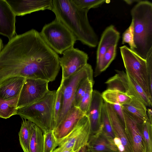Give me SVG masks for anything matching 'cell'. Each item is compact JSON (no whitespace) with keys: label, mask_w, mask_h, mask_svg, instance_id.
<instances>
[{"label":"cell","mask_w":152,"mask_h":152,"mask_svg":"<svg viewBox=\"0 0 152 152\" xmlns=\"http://www.w3.org/2000/svg\"><path fill=\"white\" fill-rule=\"evenodd\" d=\"M51 11L56 19L66 27L76 40L90 47L98 45V36L90 25L88 17L89 10L77 6L72 0H53Z\"/></svg>","instance_id":"obj_1"},{"label":"cell","mask_w":152,"mask_h":152,"mask_svg":"<svg viewBox=\"0 0 152 152\" xmlns=\"http://www.w3.org/2000/svg\"><path fill=\"white\" fill-rule=\"evenodd\" d=\"M134 24L135 51L146 59L152 49V3L141 0L131 10Z\"/></svg>","instance_id":"obj_2"},{"label":"cell","mask_w":152,"mask_h":152,"mask_svg":"<svg viewBox=\"0 0 152 152\" xmlns=\"http://www.w3.org/2000/svg\"><path fill=\"white\" fill-rule=\"evenodd\" d=\"M56 90L50 91L42 99L18 109L17 114L34 123L43 133L53 130L54 107Z\"/></svg>","instance_id":"obj_3"},{"label":"cell","mask_w":152,"mask_h":152,"mask_svg":"<svg viewBox=\"0 0 152 152\" xmlns=\"http://www.w3.org/2000/svg\"><path fill=\"white\" fill-rule=\"evenodd\" d=\"M40 34L47 45L56 53L60 54L73 47L77 40L72 32L56 19L45 24Z\"/></svg>","instance_id":"obj_4"},{"label":"cell","mask_w":152,"mask_h":152,"mask_svg":"<svg viewBox=\"0 0 152 152\" xmlns=\"http://www.w3.org/2000/svg\"><path fill=\"white\" fill-rule=\"evenodd\" d=\"M126 73L130 75L144 90L152 101L149 87L148 69L146 59L126 45L120 47Z\"/></svg>","instance_id":"obj_5"},{"label":"cell","mask_w":152,"mask_h":152,"mask_svg":"<svg viewBox=\"0 0 152 152\" xmlns=\"http://www.w3.org/2000/svg\"><path fill=\"white\" fill-rule=\"evenodd\" d=\"M93 75L92 66L88 63L76 73L61 81V83L62 84V105L54 129L62 123L70 110L74 107V98L77 89L80 84L86 78H89L94 81Z\"/></svg>","instance_id":"obj_6"},{"label":"cell","mask_w":152,"mask_h":152,"mask_svg":"<svg viewBox=\"0 0 152 152\" xmlns=\"http://www.w3.org/2000/svg\"><path fill=\"white\" fill-rule=\"evenodd\" d=\"M91 134L90 121L87 116L85 115L71 132L58 143L57 148L75 151L87 145Z\"/></svg>","instance_id":"obj_7"},{"label":"cell","mask_w":152,"mask_h":152,"mask_svg":"<svg viewBox=\"0 0 152 152\" xmlns=\"http://www.w3.org/2000/svg\"><path fill=\"white\" fill-rule=\"evenodd\" d=\"M44 80L26 78L20 94L18 109L28 105L40 100L48 92V83Z\"/></svg>","instance_id":"obj_8"},{"label":"cell","mask_w":152,"mask_h":152,"mask_svg":"<svg viewBox=\"0 0 152 152\" xmlns=\"http://www.w3.org/2000/svg\"><path fill=\"white\" fill-rule=\"evenodd\" d=\"M59 58L62 70L61 81L75 74L88 64V54L77 48L72 47L64 51Z\"/></svg>","instance_id":"obj_9"},{"label":"cell","mask_w":152,"mask_h":152,"mask_svg":"<svg viewBox=\"0 0 152 152\" xmlns=\"http://www.w3.org/2000/svg\"><path fill=\"white\" fill-rule=\"evenodd\" d=\"M114 133L113 141L118 152H133L125 129L110 105L104 102Z\"/></svg>","instance_id":"obj_10"},{"label":"cell","mask_w":152,"mask_h":152,"mask_svg":"<svg viewBox=\"0 0 152 152\" xmlns=\"http://www.w3.org/2000/svg\"><path fill=\"white\" fill-rule=\"evenodd\" d=\"M120 37V32L112 25L107 27L103 32L97 45L95 77L99 75V71L105 53L111 46L117 45Z\"/></svg>","instance_id":"obj_11"},{"label":"cell","mask_w":152,"mask_h":152,"mask_svg":"<svg viewBox=\"0 0 152 152\" xmlns=\"http://www.w3.org/2000/svg\"><path fill=\"white\" fill-rule=\"evenodd\" d=\"M16 16H23L40 10H51L53 4L52 0H6Z\"/></svg>","instance_id":"obj_12"},{"label":"cell","mask_w":152,"mask_h":152,"mask_svg":"<svg viewBox=\"0 0 152 152\" xmlns=\"http://www.w3.org/2000/svg\"><path fill=\"white\" fill-rule=\"evenodd\" d=\"M103 102L101 94L93 90L90 104L86 114L90 121L91 136L98 133L101 129V112Z\"/></svg>","instance_id":"obj_13"},{"label":"cell","mask_w":152,"mask_h":152,"mask_svg":"<svg viewBox=\"0 0 152 152\" xmlns=\"http://www.w3.org/2000/svg\"><path fill=\"white\" fill-rule=\"evenodd\" d=\"M15 17L6 0H0V34L9 40L15 35Z\"/></svg>","instance_id":"obj_14"},{"label":"cell","mask_w":152,"mask_h":152,"mask_svg":"<svg viewBox=\"0 0 152 152\" xmlns=\"http://www.w3.org/2000/svg\"><path fill=\"white\" fill-rule=\"evenodd\" d=\"M124 114L126 124L125 130L133 152H145L141 124L137 123L124 113Z\"/></svg>","instance_id":"obj_15"},{"label":"cell","mask_w":152,"mask_h":152,"mask_svg":"<svg viewBox=\"0 0 152 152\" xmlns=\"http://www.w3.org/2000/svg\"><path fill=\"white\" fill-rule=\"evenodd\" d=\"M85 115L77 107H74L71 109L64 121L53 130L58 143L71 132Z\"/></svg>","instance_id":"obj_16"},{"label":"cell","mask_w":152,"mask_h":152,"mask_svg":"<svg viewBox=\"0 0 152 152\" xmlns=\"http://www.w3.org/2000/svg\"><path fill=\"white\" fill-rule=\"evenodd\" d=\"M115 71L116 74L105 82L107 87V89L118 91L131 98L135 97L138 99L126 73L123 71Z\"/></svg>","instance_id":"obj_17"},{"label":"cell","mask_w":152,"mask_h":152,"mask_svg":"<svg viewBox=\"0 0 152 152\" xmlns=\"http://www.w3.org/2000/svg\"><path fill=\"white\" fill-rule=\"evenodd\" d=\"M121 106L124 113L140 124H142L148 118L146 107L135 97Z\"/></svg>","instance_id":"obj_18"},{"label":"cell","mask_w":152,"mask_h":152,"mask_svg":"<svg viewBox=\"0 0 152 152\" xmlns=\"http://www.w3.org/2000/svg\"><path fill=\"white\" fill-rule=\"evenodd\" d=\"M86 145L91 152H118L112 140L101 130L90 136Z\"/></svg>","instance_id":"obj_19"},{"label":"cell","mask_w":152,"mask_h":152,"mask_svg":"<svg viewBox=\"0 0 152 152\" xmlns=\"http://www.w3.org/2000/svg\"><path fill=\"white\" fill-rule=\"evenodd\" d=\"M26 78L14 77L3 81L0 83V96L5 100L16 97L20 94Z\"/></svg>","instance_id":"obj_20"},{"label":"cell","mask_w":152,"mask_h":152,"mask_svg":"<svg viewBox=\"0 0 152 152\" xmlns=\"http://www.w3.org/2000/svg\"><path fill=\"white\" fill-rule=\"evenodd\" d=\"M34 123L23 119L18 133L20 143L24 152H29V145Z\"/></svg>","instance_id":"obj_21"},{"label":"cell","mask_w":152,"mask_h":152,"mask_svg":"<svg viewBox=\"0 0 152 152\" xmlns=\"http://www.w3.org/2000/svg\"><path fill=\"white\" fill-rule=\"evenodd\" d=\"M19 96L9 100H5L0 96V118L7 119L17 114V105Z\"/></svg>","instance_id":"obj_22"},{"label":"cell","mask_w":152,"mask_h":152,"mask_svg":"<svg viewBox=\"0 0 152 152\" xmlns=\"http://www.w3.org/2000/svg\"><path fill=\"white\" fill-rule=\"evenodd\" d=\"M104 101L110 104L121 105L129 101L131 98L118 91L107 89L101 94Z\"/></svg>","instance_id":"obj_23"},{"label":"cell","mask_w":152,"mask_h":152,"mask_svg":"<svg viewBox=\"0 0 152 152\" xmlns=\"http://www.w3.org/2000/svg\"><path fill=\"white\" fill-rule=\"evenodd\" d=\"M43 135L42 130L34 124L29 145V152H43Z\"/></svg>","instance_id":"obj_24"},{"label":"cell","mask_w":152,"mask_h":152,"mask_svg":"<svg viewBox=\"0 0 152 152\" xmlns=\"http://www.w3.org/2000/svg\"><path fill=\"white\" fill-rule=\"evenodd\" d=\"M101 131L107 136L113 140L115 137L114 133L104 101L101 110Z\"/></svg>","instance_id":"obj_25"},{"label":"cell","mask_w":152,"mask_h":152,"mask_svg":"<svg viewBox=\"0 0 152 152\" xmlns=\"http://www.w3.org/2000/svg\"><path fill=\"white\" fill-rule=\"evenodd\" d=\"M152 122L148 118L141 124V130L145 152H152Z\"/></svg>","instance_id":"obj_26"},{"label":"cell","mask_w":152,"mask_h":152,"mask_svg":"<svg viewBox=\"0 0 152 152\" xmlns=\"http://www.w3.org/2000/svg\"><path fill=\"white\" fill-rule=\"evenodd\" d=\"M128 78L136 93L138 99L146 107L151 108V101L136 81L128 74L126 73Z\"/></svg>","instance_id":"obj_27"},{"label":"cell","mask_w":152,"mask_h":152,"mask_svg":"<svg viewBox=\"0 0 152 152\" xmlns=\"http://www.w3.org/2000/svg\"><path fill=\"white\" fill-rule=\"evenodd\" d=\"M43 152H53L58 146V142L53 130L43 133Z\"/></svg>","instance_id":"obj_28"},{"label":"cell","mask_w":152,"mask_h":152,"mask_svg":"<svg viewBox=\"0 0 152 152\" xmlns=\"http://www.w3.org/2000/svg\"><path fill=\"white\" fill-rule=\"evenodd\" d=\"M94 83L90 82L88 84L85 94L81 99L77 108L86 115L90 104Z\"/></svg>","instance_id":"obj_29"},{"label":"cell","mask_w":152,"mask_h":152,"mask_svg":"<svg viewBox=\"0 0 152 152\" xmlns=\"http://www.w3.org/2000/svg\"><path fill=\"white\" fill-rule=\"evenodd\" d=\"M117 45L110 47L104 55L99 71V75L108 67L115 59L116 54Z\"/></svg>","instance_id":"obj_30"},{"label":"cell","mask_w":152,"mask_h":152,"mask_svg":"<svg viewBox=\"0 0 152 152\" xmlns=\"http://www.w3.org/2000/svg\"><path fill=\"white\" fill-rule=\"evenodd\" d=\"M90 82L94 83L89 78H86L83 80L78 86L75 92L73 102V105L77 107L81 99L84 95L88 83Z\"/></svg>","instance_id":"obj_31"},{"label":"cell","mask_w":152,"mask_h":152,"mask_svg":"<svg viewBox=\"0 0 152 152\" xmlns=\"http://www.w3.org/2000/svg\"><path fill=\"white\" fill-rule=\"evenodd\" d=\"M63 103L62 84L56 90V96L54 107V127L61 113Z\"/></svg>","instance_id":"obj_32"},{"label":"cell","mask_w":152,"mask_h":152,"mask_svg":"<svg viewBox=\"0 0 152 152\" xmlns=\"http://www.w3.org/2000/svg\"><path fill=\"white\" fill-rule=\"evenodd\" d=\"M77 7L81 8L90 10L98 7L105 3L110 1L105 0H72Z\"/></svg>","instance_id":"obj_33"},{"label":"cell","mask_w":152,"mask_h":152,"mask_svg":"<svg viewBox=\"0 0 152 152\" xmlns=\"http://www.w3.org/2000/svg\"><path fill=\"white\" fill-rule=\"evenodd\" d=\"M134 24L132 20L127 29L122 34V43L123 44L127 43L130 46V48L135 51L136 48L134 40Z\"/></svg>","instance_id":"obj_34"},{"label":"cell","mask_w":152,"mask_h":152,"mask_svg":"<svg viewBox=\"0 0 152 152\" xmlns=\"http://www.w3.org/2000/svg\"><path fill=\"white\" fill-rule=\"evenodd\" d=\"M145 59L148 66L150 92L152 96V49L148 52Z\"/></svg>","instance_id":"obj_35"},{"label":"cell","mask_w":152,"mask_h":152,"mask_svg":"<svg viewBox=\"0 0 152 152\" xmlns=\"http://www.w3.org/2000/svg\"><path fill=\"white\" fill-rule=\"evenodd\" d=\"M110 104L121 123L125 129L126 124L124 114L121 105L118 104Z\"/></svg>","instance_id":"obj_36"},{"label":"cell","mask_w":152,"mask_h":152,"mask_svg":"<svg viewBox=\"0 0 152 152\" xmlns=\"http://www.w3.org/2000/svg\"><path fill=\"white\" fill-rule=\"evenodd\" d=\"M72 150L69 149H60L58 148H56L53 152H75Z\"/></svg>","instance_id":"obj_37"},{"label":"cell","mask_w":152,"mask_h":152,"mask_svg":"<svg viewBox=\"0 0 152 152\" xmlns=\"http://www.w3.org/2000/svg\"><path fill=\"white\" fill-rule=\"evenodd\" d=\"M147 114L149 121L152 122V111L151 108L147 109Z\"/></svg>","instance_id":"obj_38"},{"label":"cell","mask_w":152,"mask_h":152,"mask_svg":"<svg viewBox=\"0 0 152 152\" xmlns=\"http://www.w3.org/2000/svg\"><path fill=\"white\" fill-rule=\"evenodd\" d=\"M141 0H124V1L128 4H132L134 3H138Z\"/></svg>","instance_id":"obj_39"},{"label":"cell","mask_w":152,"mask_h":152,"mask_svg":"<svg viewBox=\"0 0 152 152\" xmlns=\"http://www.w3.org/2000/svg\"><path fill=\"white\" fill-rule=\"evenodd\" d=\"M86 145L80 148V149L75 151V152H85L86 148Z\"/></svg>","instance_id":"obj_40"},{"label":"cell","mask_w":152,"mask_h":152,"mask_svg":"<svg viewBox=\"0 0 152 152\" xmlns=\"http://www.w3.org/2000/svg\"><path fill=\"white\" fill-rule=\"evenodd\" d=\"M3 41L1 38H0V53L3 48Z\"/></svg>","instance_id":"obj_41"},{"label":"cell","mask_w":152,"mask_h":152,"mask_svg":"<svg viewBox=\"0 0 152 152\" xmlns=\"http://www.w3.org/2000/svg\"><path fill=\"white\" fill-rule=\"evenodd\" d=\"M85 152H91L86 145V148Z\"/></svg>","instance_id":"obj_42"}]
</instances>
